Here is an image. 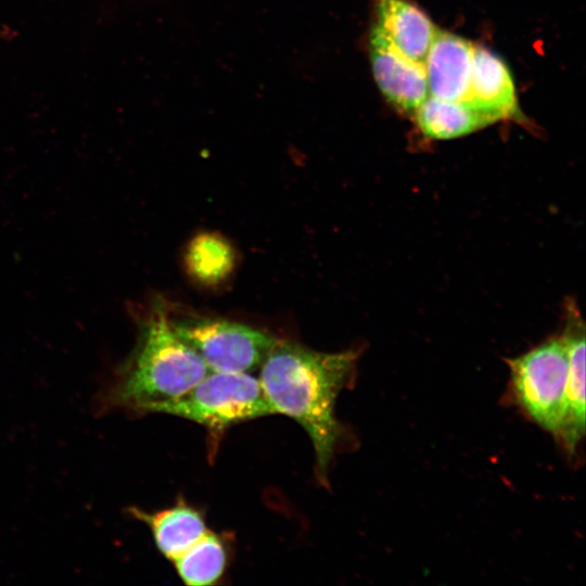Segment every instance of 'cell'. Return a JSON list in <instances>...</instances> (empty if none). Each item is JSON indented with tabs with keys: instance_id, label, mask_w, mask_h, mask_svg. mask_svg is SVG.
<instances>
[{
	"instance_id": "cell-12",
	"label": "cell",
	"mask_w": 586,
	"mask_h": 586,
	"mask_svg": "<svg viewBox=\"0 0 586 586\" xmlns=\"http://www.w3.org/2000/svg\"><path fill=\"white\" fill-rule=\"evenodd\" d=\"M413 117L422 135L434 140L459 138L496 123L464 101H448L430 95L417 109Z\"/></svg>"
},
{
	"instance_id": "cell-7",
	"label": "cell",
	"mask_w": 586,
	"mask_h": 586,
	"mask_svg": "<svg viewBox=\"0 0 586 586\" xmlns=\"http://www.w3.org/2000/svg\"><path fill=\"white\" fill-rule=\"evenodd\" d=\"M561 337L568 353L563 411L556 438L574 453L585 434V326L574 303L566 306Z\"/></svg>"
},
{
	"instance_id": "cell-11",
	"label": "cell",
	"mask_w": 586,
	"mask_h": 586,
	"mask_svg": "<svg viewBox=\"0 0 586 586\" xmlns=\"http://www.w3.org/2000/svg\"><path fill=\"white\" fill-rule=\"evenodd\" d=\"M128 512L150 528L157 549L170 561L187 551L208 531L203 514L183 500L155 512L137 507L129 508Z\"/></svg>"
},
{
	"instance_id": "cell-3",
	"label": "cell",
	"mask_w": 586,
	"mask_h": 586,
	"mask_svg": "<svg viewBox=\"0 0 586 586\" xmlns=\"http://www.w3.org/2000/svg\"><path fill=\"white\" fill-rule=\"evenodd\" d=\"M155 413L180 417L203 425L213 438L240 422L276 413L258 378L249 372H213Z\"/></svg>"
},
{
	"instance_id": "cell-14",
	"label": "cell",
	"mask_w": 586,
	"mask_h": 586,
	"mask_svg": "<svg viewBox=\"0 0 586 586\" xmlns=\"http://www.w3.org/2000/svg\"><path fill=\"white\" fill-rule=\"evenodd\" d=\"M233 263L231 246L214 234L194 238L187 253L191 273L201 281L215 282L230 271Z\"/></svg>"
},
{
	"instance_id": "cell-10",
	"label": "cell",
	"mask_w": 586,
	"mask_h": 586,
	"mask_svg": "<svg viewBox=\"0 0 586 586\" xmlns=\"http://www.w3.org/2000/svg\"><path fill=\"white\" fill-rule=\"evenodd\" d=\"M377 29L397 51L424 63L437 30L429 16L406 0H378Z\"/></svg>"
},
{
	"instance_id": "cell-2",
	"label": "cell",
	"mask_w": 586,
	"mask_h": 586,
	"mask_svg": "<svg viewBox=\"0 0 586 586\" xmlns=\"http://www.w3.org/2000/svg\"><path fill=\"white\" fill-rule=\"evenodd\" d=\"M139 328L133 353L101 393L103 410L155 413L161 405L180 396L211 372L201 356L174 331L165 301L153 304Z\"/></svg>"
},
{
	"instance_id": "cell-1",
	"label": "cell",
	"mask_w": 586,
	"mask_h": 586,
	"mask_svg": "<svg viewBox=\"0 0 586 586\" xmlns=\"http://www.w3.org/2000/svg\"><path fill=\"white\" fill-rule=\"evenodd\" d=\"M359 353H323L277 340L260 366L259 383L276 413L296 421L308 434L316 456V475L327 472L343 434L335 404L349 385Z\"/></svg>"
},
{
	"instance_id": "cell-13",
	"label": "cell",
	"mask_w": 586,
	"mask_h": 586,
	"mask_svg": "<svg viewBox=\"0 0 586 586\" xmlns=\"http://www.w3.org/2000/svg\"><path fill=\"white\" fill-rule=\"evenodd\" d=\"M227 560V549L221 538L207 531L173 563L184 584L205 586L215 584L222 576Z\"/></svg>"
},
{
	"instance_id": "cell-4",
	"label": "cell",
	"mask_w": 586,
	"mask_h": 586,
	"mask_svg": "<svg viewBox=\"0 0 586 586\" xmlns=\"http://www.w3.org/2000/svg\"><path fill=\"white\" fill-rule=\"evenodd\" d=\"M176 334L192 347L213 372L259 369L278 340L257 328L211 317L165 302Z\"/></svg>"
},
{
	"instance_id": "cell-9",
	"label": "cell",
	"mask_w": 586,
	"mask_h": 586,
	"mask_svg": "<svg viewBox=\"0 0 586 586\" xmlns=\"http://www.w3.org/2000/svg\"><path fill=\"white\" fill-rule=\"evenodd\" d=\"M464 102L495 122L518 116L517 91L507 65L482 46L473 48Z\"/></svg>"
},
{
	"instance_id": "cell-8",
	"label": "cell",
	"mask_w": 586,
	"mask_h": 586,
	"mask_svg": "<svg viewBox=\"0 0 586 586\" xmlns=\"http://www.w3.org/2000/svg\"><path fill=\"white\" fill-rule=\"evenodd\" d=\"M473 48L471 41L437 28L423 63L430 97L464 101Z\"/></svg>"
},
{
	"instance_id": "cell-5",
	"label": "cell",
	"mask_w": 586,
	"mask_h": 586,
	"mask_svg": "<svg viewBox=\"0 0 586 586\" xmlns=\"http://www.w3.org/2000/svg\"><path fill=\"white\" fill-rule=\"evenodd\" d=\"M507 364L517 404L535 423L557 437L568 375V353L561 335L508 359Z\"/></svg>"
},
{
	"instance_id": "cell-6",
	"label": "cell",
	"mask_w": 586,
	"mask_h": 586,
	"mask_svg": "<svg viewBox=\"0 0 586 586\" xmlns=\"http://www.w3.org/2000/svg\"><path fill=\"white\" fill-rule=\"evenodd\" d=\"M369 52L372 74L384 98L399 112L413 115L429 97L424 65L402 54L374 28Z\"/></svg>"
}]
</instances>
